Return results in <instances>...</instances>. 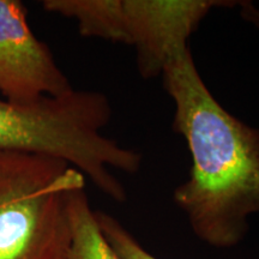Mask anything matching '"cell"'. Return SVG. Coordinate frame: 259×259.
I'll use <instances>...</instances> for the list:
<instances>
[{
	"label": "cell",
	"mask_w": 259,
	"mask_h": 259,
	"mask_svg": "<svg viewBox=\"0 0 259 259\" xmlns=\"http://www.w3.org/2000/svg\"><path fill=\"white\" fill-rule=\"evenodd\" d=\"M161 78L174 105L171 127L192 161L187 180L174 189V203L200 241L235 247L250 229L248 218L259 213V128L216 100L190 48L166 65Z\"/></svg>",
	"instance_id": "6da1fadb"
},
{
	"label": "cell",
	"mask_w": 259,
	"mask_h": 259,
	"mask_svg": "<svg viewBox=\"0 0 259 259\" xmlns=\"http://www.w3.org/2000/svg\"><path fill=\"white\" fill-rule=\"evenodd\" d=\"M112 115L109 99L96 90L72 89L29 102L0 99V151L59 158L122 203L127 192L113 170L138 173L143 157L102 134Z\"/></svg>",
	"instance_id": "7a4b0ae2"
},
{
	"label": "cell",
	"mask_w": 259,
	"mask_h": 259,
	"mask_svg": "<svg viewBox=\"0 0 259 259\" xmlns=\"http://www.w3.org/2000/svg\"><path fill=\"white\" fill-rule=\"evenodd\" d=\"M85 178L45 155L0 151V259H65L69 196Z\"/></svg>",
	"instance_id": "3957f363"
},
{
	"label": "cell",
	"mask_w": 259,
	"mask_h": 259,
	"mask_svg": "<svg viewBox=\"0 0 259 259\" xmlns=\"http://www.w3.org/2000/svg\"><path fill=\"white\" fill-rule=\"evenodd\" d=\"M73 89L50 47L35 36L18 0H0V94L11 102L58 96Z\"/></svg>",
	"instance_id": "5b68a950"
},
{
	"label": "cell",
	"mask_w": 259,
	"mask_h": 259,
	"mask_svg": "<svg viewBox=\"0 0 259 259\" xmlns=\"http://www.w3.org/2000/svg\"><path fill=\"white\" fill-rule=\"evenodd\" d=\"M238 8L239 15H240L242 21L250 24L252 28H254L255 30L259 31V6L252 2L242 0Z\"/></svg>",
	"instance_id": "ba28073f"
},
{
	"label": "cell",
	"mask_w": 259,
	"mask_h": 259,
	"mask_svg": "<svg viewBox=\"0 0 259 259\" xmlns=\"http://www.w3.org/2000/svg\"><path fill=\"white\" fill-rule=\"evenodd\" d=\"M234 0H45L47 12L73 19L84 37L122 44L136 52L142 78L161 77L169 61L187 50L191 35L216 9Z\"/></svg>",
	"instance_id": "277c9868"
},
{
	"label": "cell",
	"mask_w": 259,
	"mask_h": 259,
	"mask_svg": "<svg viewBox=\"0 0 259 259\" xmlns=\"http://www.w3.org/2000/svg\"><path fill=\"white\" fill-rule=\"evenodd\" d=\"M71 244L65 259H120L103 238L84 189L69 196Z\"/></svg>",
	"instance_id": "8992f818"
},
{
	"label": "cell",
	"mask_w": 259,
	"mask_h": 259,
	"mask_svg": "<svg viewBox=\"0 0 259 259\" xmlns=\"http://www.w3.org/2000/svg\"><path fill=\"white\" fill-rule=\"evenodd\" d=\"M95 219L103 238L120 259H158L145 250L136 236L111 213L95 210Z\"/></svg>",
	"instance_id": "52a82bcc"
}]
</instances>
